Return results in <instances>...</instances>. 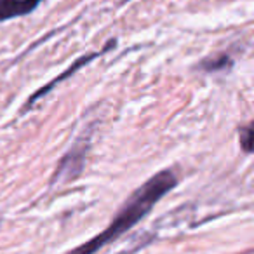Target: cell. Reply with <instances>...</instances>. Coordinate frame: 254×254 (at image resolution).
Returning <instances> with one entry per match:
<instances>
[{"label":"cell","mask_w":254,"mask_h":254,"mask_svg":"<svg viewBox=\"0 0 254 254\" xmlns=\"http://www.w3.org/2000/svg\"><path fill=\"white\" fill-rule=\"evenodd\" d=\"M232 64H233V60L228 56V54H216V56L205 58V60L200 63V68L204 71H209V73H212V71H225V70H228V68H232Z\"/></svg>","instance_id":"4"},{"label":"cell","mask_w":254,"mask_h":254,"mask_svg":"<svg viewBox=\"0 0 254 254\" xmlns=\"http://www.w3.org/2000/svg\"><path fill=\"white\" fill-rule=\"evenodd\" d=\"M122 2H124V4H126V2H129V0H122Z\"/></svg>","instance_id":"6"},{"label":"cell","mask_w":254,"mask_h":254,"mask_svg":"<svg viewBox=\"0 0 254 254\" xmlns=\"http://www.w3.org/2000/svg\"><path fill=\"white\" fill-rule=\"evenodd\" d=\"M44 0H0V23L28 16Z\"/></svg>","instance_id":"3"},{"label":"cell","mask_w":254,"mask_h":254,"mask_svg":"<svg viewBox=\"0 0 254 254\" xmlns=\"http://www.w3.org/2000/svg\"><path fill=\"white\" fill-rule=\"evenodd\" d=\"M240 145H242L244 152H247V153L253 150V126H251V124L240 131Z\"/></svg>","instance_id":"5"},{"label":"cell","mask_w":254,"mask_h":254,"mask_svg":"<svg viewBox=\"0 0 254 254\" xmlns=\"http://www.w3.org/2000/svg\"><path fill=\"white\" fill-rule=\"evenodd\" d=\"M176 185L178 176L174 174L173 169H164L160 173L153 174L150 180H146L141 187H138L127 197L122 207L117 211L112 223L101 233L85 240L84 244L71 249L68 254H96L108 244L115 242L119 237H122L126 232L134 228L143 218H146L148 212L159 204L160 198L166 197L171 190H174Z\"/></svg>","instance_id":"1"},{"label":"cell","mask_w":254,"mask_h":254,"mask_svg":"<svg viewBox=\"0 0 254 254\" xmlns=\"http://www.w3.org/2000/svg\"><path fill=\"white\" fill-rule=\"evenodd\" d=\"M117 46V40L115 39H112V40H108V44L105 46V49L103 51H96V53H89V54H84V56H80L78 60H75L73 63L70 64V66L66 68V70L63 71V73L60 75V77H56L54 80H51L47 85H44V87H40L39 91L35 92L33 96H30L28 98V101H26V108H30L32 105H35V101L39 98H42V96H46V94H49L51 91H53L54 87H56L58 84H61V82H64V80H68V78L71 77V75H75L77 73L80 68H84L85 64H89L92 60H96V58H99L101 54H105V53H108L110 49H113V47Z\"/></svg>","instance_id":"2"}]
</instances>
